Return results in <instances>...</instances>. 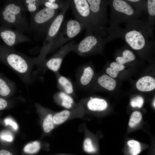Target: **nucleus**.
I'll return each instance as SVG.
<instances>
[{
    "mask_svg": "<svg viewBox=\"0 0 155 155\" xmlns=\"http://www.w3.org/2000/svg\"><path fill=\"white\" fill-rule=\"evenodd\" d=\"M110 7L108 23L106 28L112 29L133 20L140 19L142 12L138 10L126 0H108Z\"/></svg>",
    "mask_w": 155,
    "mask_h": 155,
    "instance_id": "nucleus-4",
    "label": "nucleus"
},
{
    "mask_svg": "<svg viewBox=\"0 0 155 155\" xmlns=\"http://www.w3.org/2000/svg\"><path fill=\"white\" fill-rule=\"evenodd\" d=\"M97 82L101 86L109 90H113L116 85L115 80L106 74L103 75L98 77Z\"/></svg>",
    "mask_w": 155,
    "mask_h": 155,
    "instance_id": "nucleus-20",
    "label": "nucleus"
},
{
    "mask_svg": "<svg viewBox=\"0 0 155 155\" xmlns=\"http://www.w3.org/2000/svg\"><path fill=\"white\" fill-rule=\"evenodd\" d=\"M110 67L106 68V72L112 78H116L119 72L125 68L124 65L116 62L111 63L110 64Z\"/></svg>",
    "mask_w": 155,
    "mask_h": 155,
    "instance_id": "nucleus-25",
    "label": "nucleus"
},
{
    "mask_svg": "<svg viewBox=\"0 0 155 155\" xmlns=\"http://www.w3.org/2000/svg\"><path fill=\"white\" fill-rule=\"evenodd\" d=\"M40 148V144L38 141H34L27 144L24 148L26 153L34 154L38 152Z\"/></svg>",
    "mask_w": 155,
    "mask_h": 155,
    "instance_id": "nucleus-29",
    "label": "nucleus"
},
{
    "mask_svg": "<svg viewBox=\"0 0 155 155\" xmlns=\"http://www.w3.org/2000/svg\"><path fill=\"white\" fill-rule=\"evenodd\" d=\"M74 44V41L72 40L62 46L52 56L46 59L39 68L44 70H49L55 73L58 72L64 58L71 51Z\"/></svg>",
    "mask_w": 155,
    "mask_h": 155,
    "instance_id": "nucleus-10",
    "label": "nucleus"
},
{
    "mask_svg": "<svg viewBox=\"0 0 155 155\" xmlns=\"http://www.w3.org/2000/svg\"><path fill=\"white\" fill-rule=\"evenodd\" d=\"M83 148L84 151L88 153H93L96 151V149L93 146L91 140L88 138L84 140Z\"/></svg>",
    "mask_w": 155,
    "mask_h": 155,
    "instance_id": "nucleus-31",
    "label": "nucleus"
},
{
    "mask_svg": "<svg viewBox=\"0 0 155 155\" xmlns=\"http://www.w3.org/2000/svg\"><path fill=\"white\" fill-rule=\"evenodd\" d=\"M127 143L131 155H137L140 152L141 146L139 142L134 140H130L127 142Z\"/></svg>",
    "mask_w": 155,
    "mask_h": 155,
    "instance_id": "nucleus-27",
    "label": "nucleus"
},
{
    "mask_svg": "<svg viewBox=\"0 0 155 155\" xmlns=\"http://www.w3.org/2000/svg\"><path fill=\"white\" fill-rule=\"evenodd\" d=\"M26 11L22 0L6 1L0 8L1 26L14 28L22 33L30 32Z\"/></svg>",
    "mask_w": 155,
    "mask_h": 155,
    "instance_id": "nucleus-2",
    "label": "nucleus"
},
{
    "mask_svg": "<svg viewBox=\"0 0 155 155\" xmlns=\"http://www.w3.org/2000/svg\"><path fill=\"white\" fill-rule=\"evenodd\" d=\"M0 38L4 45L12 49L19 44L31 41L30 38L23 33L1 26H0Z\"/></svg>",
    "mask_w": 155,
    "mask_h": 155,
    "instance_id": "nucleus-12",
    "label": "nucleus"
},
{
    "mask_svg": "<svg viewBox=\"0 0 155 155\" xmlns=\"http://www.w3.org/2000/svg\"><path fill=\"white\" fill-rule=\"evenodd\" d=\"M85 28L84 26L75 19H70L66 22L62 24L49 53L60 48L80 33Z\"/></svg>",
    "mask_w": 155,
    "mask_h": 155,
    "instance_id": "nucleus-9",
    "label": "nucleus"
},
{
    "mask_svg": "<svg viewBox=\"0 0 155 155\" xmlns=\"http://www.w3.org/2000/svg\"><path fill=\"white\" fill-rule=\"evenodd\" d=\"M42 0H22L26 10L30 14L32 15L39 9L41 6Z\"/></svg>",
    "mask_w": 155,
    "mask_h": 155,
    "instance_id": "nucleus-22",
    "label": "nucleus"
},
{
    "mask_svg": "<svg viewBox=\"0 0 155 155\" xmlns=\"http://www.w3.org/2000/svg\"><path fill=\"white\" fill-rule=\"evenodd\" d=\"M136 86L139 90L142 92L152 91L155 88V80L149 76L143 77L137 81Z\"/></svg>",
    "mask_w": 155,
    "mask_h": 155,
    "instance_id": "nucleus-17",
    "label": "nucleus"
},
{
    "mask_svg": "<svg viewBox=\"0 0 155 155\" xmlns=\"http://www.w3.org/2000/svg\"><path fill=\"white\" fill-rule=\"evenodd\" d=\"M154 27L146 20L138 19L112 29H106L111 40L121 38L129 47L137 51L154 48L155 40Z\"/></svg>",
    "mask_w": 155,
    "mask_h": 155,
    "instance_id": "nucleus-1",
    "label": "nucleus"
},
{
    "mask_svg": "<svg viewBox=\"0 0 155 155\" xmlns=\"http://www.w3.org/2000/svg\"><path fill=\"white\" fill-rule=\"evenodd\" d=\"M69 109L64 110L55 114L53 117L54 124L59 125L66 121L71 113V111Z\"/></svg>",
    "mask_w": 155,
    "mask_h": 155,
    "instance_id": "nucleus-24",
    "label": "nucleus"
},
{
    "mask_svg": "<svg viewBox=\"0 0 155 155\" xmlns=\"http://www.w3.org/2000/svg\"><path fill=\"white\" fill-rule=\"evenodd\" d=\"M86 106L91 111H102L106 109L107 104L103 99L90 97L86 102Z\"/></svg>",
    "mask_w": 155,
    "mask_h": 155,
    "instance_id": "nucleus-18",
    "label": "nucleus"
},
{
    "mask_svg": "<svg viewBox=\"0 0 155 155\" xmlns=\"http://www.w3.org/2000/svg\"><path fill=\"white\" fill-rule=\"evenodd\" d=\"M95 23L99 28L106 30L108 22L107 6L108 0H87Z\"/></svg>",
    "mask_w": 155,
    "mask_h": 155,
    "instance_id": "nucleus-11",
    "label": "nucleus"
},
{
    "mask_svg": "<svg viewBox=\"0 0 155 155\" xmlns=\"http://www.w3.org/2000/svg\"><path fill=\"white\" fill-rule=\"evenodd\" d=\"M15 91L14 83L0 73V96L4 98L10 96Z\"/></svg>",
    "mask_w": 155,
    "mask_h": 155,
    "instance_id": "nucleus-15",
    "label": "nucleus"
},
{
    "mask_svg": "<svg viewBox=\"0 0 155 155\" xmlns=\"http://www.w3.org/2000/svg\"><path fill=\"white\" fill-rule=\"evenodd\" d=\"M0 61L19 75L26 83L31 81V71L35 64L27 57L0 42Z\"/></svg>",
    "mask_w": 155,
    "mask_h": 155,
    "instance_id": "nucleus-3",
    "label": "nucleus"
},
{
    "mask_svg": "<svg viewBox=\"0 0 155 155\" xmlns=\"http://www.w3.org/2000/svg\"><path fill=\"white\" fill-rule=\"evenodd\" d=\"M135 8L142 13H146L147 10V0H126Z\"/></svg>",
    "mask_w": 155,
    "mask_h": 155,
    "instance_id": "nucleus-26",
    "label": "nucleus"
},
{
    "mask_svg": "<svg viewBox=\"0 0 155 155\" xmlns=\"http://www.w3.org/2000/svg\"><path fill=\"white\" fill-rule=\"evenodd\" d=\"M53 116L51 113L47 114L45 117L43 123V127L44 131L47 133L50 132L54 127L53 120Z\"/></svg>",
    "mask_w": 155,
    "mask_h": 155,
    "instance_id": "nucleus-28",
    "label": "nucleus"
},
{
    "mask_svg": "<svg viewBox=\"0 0 155 155\" xmlns=\"http://www.w3.org/2000/svg\"><path fill=\"white\" fill-rule=\"evenodd\" d=\"M55 100L66 109H71L74 105V102L71 96L61 91L55 93L54 96Z\"/></svg>",
    "mask_w": 155,
    "mask_h": 155,
    "instance_id": "nucleus-16",
    "label": "nucleus"
},
{
    "mask_svg": "<svg viewBox=\"0 0 155 155\" xmlns=\"http://www.w3.org/2000/svg\"><path fill=\"white\" fill-rule=\"evenodd\" d=\"M57 80V86L60 90L72 96L75 93L74 87L71 81L61 75L59 72L55 73Z\"/></svg>",
    "mask_w": 155,
    "mask_h": 155,
    "instance_id": "nucleus-14",
    "label": "nucleus"
},
{
    "mask_svg": "<svg viewBox=\"0 0 155 155\" xmlns=\"http://www.w3.org/2000/svg\"><path fill=\"white\" fill-rule=\"evenodd\" d=\"M121 53V56H117L115 60L117 62L124 65L128 63L133 61L135 59V56L131 50L127 48V45L125 44Z\"/></svg>",
    "mask_w": 155,
    "mask_h": 155,
    "instance_id": "nucleus-19",
    "label": "nucleus"
},
{
    "mask_svg": "<svg viewBox=\"0 0 155 155\" xmlns=\"http://www.w3.org/2000/svg\"><path fill=\"white\" fill-rule=\"evenodd\" d=\"M0 155H12V154L8 151L2 150L0 151Z\"/></svg>",
    "mask_w": 155,
    "mask_h": 155,
    "instance_id": "nucleus-36",
    "label": "nucleus"
},
{
    "mask_svg": "<svg viewBox=\"0 0 155 155\" xmlns=\"http://www.w3.org/2000/svg\"><path fill=\"white\" fill-rule=\"evenodd\" d=\"M142 118V114L140 112L135 111L133 112L129 119V126L132 128L135 127L140 122Z\"/></svg>",
    "mask_w": 155,
    "mask_h": 155,
    "instance_id": "nucleus-30",
    "label": "nucleus"
},
{
    "mask_svg": "<svg viewBox=\"0 0 155 155\" xmlns=\"http://www.w3.org/2000/svg\"></svg>",
    "mask_w": 155,
    "mask_h": 155,
    "instance_id": "nucleus-38",
    "label": "nucleus"
},
{
    "mask_svg": "<svg viewBox=\"0 0 155 155\" xmlns=\"http://www.w3.org/2000/svg\"><path fill=\"white\" fill-rule=\"evenodd\" d=\"M71 0L67 2L55 18L47 32L43 46L39 55L33 58L35 65L39 67L46 59V55L50 53L53 42L62 24L65 14L70 5Z\"/></svg>",
    "mask_w": 155,
    "mask_h": 155,
    "instance_id": "nucleus-7",
    "label": "nucleus"
},
{
    "mask_svg": "<svg viewBox=\"0 0 155 155\" xmlns=\"http://www.w3.org/2000/svg\"><path fill=\"white\" fill-rule=\"evenodd\" d=\"M154 107H155V100L154 101Z\"/></svg>",
    "mask_w": 155,
    "mask_h": 155,
    "instance_id": "nucleus-37",
    "label": "nucleus"
},
{
    "mask_svg": "<svg viewBox=\"0 0 155 155\" xmlns=\"http://www.w3.org/2000/svg\"><path fill=\"white\" fill-rule=\"evenodd\" d=\"M4 122L6 125H10L12 126L15 130L17 129V125L14 121L10 118H6Z\"/></svg>",
    "mask_w": 155,
    "mask_h": 155,
    "instance_id": "nucleus-34",
    "label": "nucleus"
},
{
    "mask_svg": "<svg viewBox=\"0 0 155 155\" xmlns=\"http://www.w3.org/2000/svg\"><path fill=\"white\" fill-rule=\"evenodd\" d=\"M8 103L5 99L0 96V111L6 108L8 105Z\"/></svg>",
    "mask_w": 155,
    "mask_h": 155,
    "instance_id": "nucleus-33",
    "label": "nucleus"
},
{
    "mask_svg": "<svg viewBox=\"0 0 155 155\" xmlns=\"http://www.w3.org/2000/svg\"><path fill=\"white\" fill-rule=\"evenodd\" d=\"M144 101L143 98L142 97L137 96L131 100L130 103L132 107L140 108L142 106Z\"/></svg>",
    "mask_w": 155,
    "mask_h": 155,
    "instance_id": "nucleus-32",
    "label": "nucleus"
},
{
    "mask_svg": "<svg viewBox=\"0 0 155 155\" xmlns=\"http://www.w3.org/2000/svg\"><path fill=\"white\" fill-rule=\"evenodd\" d=\"M58 10L44 7L31 15L30 32L35 39L46 36L52 22L58 14Z\"/></svg>",
    "mask_w": 155,
    "mask_h": 155,
    "instance_id": "nucleus-6",
    "label": "nucleus"
},
{
    "mask_svg": "<svg viewBox=\"0 0 155 155\" xmlns=\"http://www.w3.org/2000/svg\"><path fill=\"white\" fill-rule=\"evenodd\" d=\"M77 77V82L81 88L85 89L90 84L94 75V71L88 64H85L79 69Z\"/></svg>",
    "mask_w": 155,
    "mask_h": 155,
    "instance_id": "nucleus-13",
    "label": "nucleus"
},
{
    "mask_svg": "<svg viewBox=\"0 0 155 155\" xmlns=\"http://www.w3.org/2000/svg\"><path fill=\"white\" fill-rule=\"evenodd\" d=\"M1 137L2 139L8 142L11 141L13 139L12 136L7 133H2L1 135Z\"/></svg>",
    "mask_w": 155,
    "mask_h": 155,
    "instance_id": "nucleus-35",
    "label": "nucleus"
},
{
    "mask_svg": "<svg viewBox=\"0 0 155 155\" xmlns=\"http://www.w3.org/2000/svg\"><path fill=\"white\" fill-rule=\"evenodd\" d=\"M111 40L108 36L104 37L86 30L84 38L73 45L71 51L82 57L98 53L102 51L106 43Z\"/></svg>",
    "mask_w": 155,
    "mask_h": 155,
    "instance_id": "nucleus-5",
    "label": "nucleus"
},
{
    "mask_svg": "<svg viewBox=\"0 0 155 155\" xmlns=\"http://www.w3.org/2000/svg\"><path fill=\"white\" fill-rule=\"evenodd\" d=\"M147 24L150 26L154 27L155 24V0H147Z\"/></svg>",
    "mask_w": 155,
    "mask_h": 155,
    "instance_id": "nucleus-21",
    "label": "nucleus"
},
{
    "mask_svg": "<svg viewBox=\"0 0 155 155\" xmlns=\"http://www.w3.org/2000/svg\"><path fill=\"white\" fill-rule=\"evenodd\" d=\"M70 5L75 19L84 26L86 30L102 37L108 36L106 31L99 28L95 23L87 0H71Z\"/></svg>",
    "mask_w": 155,
    "mask_h": 155,
    "instance_id": "nucleus-8",
    "label": "nucleus"
},
{
    "mask_svg": "<svg viewBox=\"0 0 155 155\" xmlns=\"http://www.w3.org/2000/svg\"><path fill=\"white\" fill-rule=\"evenodd\" d=\"M67 0H42L41 6L44 7L58 10L61 9L66 4Z\"/></svg>",
    "mask_w": 155,
    "mask_h": 155,
    "instance_id": "nucleus-23",
    "label": "nucleus"
}]
</instances>
